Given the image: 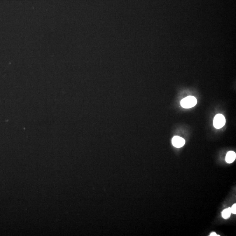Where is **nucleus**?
<instances>
[{"label": "nucleus", "instance_id": "obj_2", "mask_svg": "<svg viewBox=\"0 0 236 236\" xmlns=\"http://www.w3.org/2000/svg\"><path fill=\"white\" fill-rule=\"evenodd\" d=\"M226 123V119L223 115L218 114L215 116L214 119V126L216 129L222 128Z\"/></svg>", "mask_w": 236, "mask_h": 236}, {"label": "nucleus", "instance_id": "obj_6", "mask_svg": "<svg viewBox=\"0 0 236 236\" xmlns=\"http://www.w3.org/2000/svg\"><path fill=\"white\" fill-rule=\"evenodd\" d=\"M231 212L232 214H236V204H235L231 208Z\"/></svg>", "mask_w": 236, "mask_h": 236}, {"label": "nucleus", "instance_id": "obj_4", "mask_svg": "<svg viewBox=\"0 0 236 236\" xmlns=\"http://www.w3.org/2000/svg\"><path fill=\"white\" fill-rule=\"evenodd\" d=\"M236 158V154L235 152L230 151L227 153L226 157V161L229 164L233 163Z\"/></svg>", "mask_w": 236, "mask_h": 236}, {"label": "nucleus", "instance_id": "obj_3", "mask_svg": "<svg viewBox=\"0 0 236 236\" xmlns=\"http://www.w3.org/2000/svg\"><path fill=\"white\" fill-rule=\"evenodd\" d=\"M186 141L184 139L179 136H175L172 139V144L177 148H180L185 145Z\"/></svg>", "mask_w": 236, "mask_h": 236}, {"label": "nucleus", "instance_id": "obj_1", "mask_svg": "<svg viewBox=\"0 0 236 236\" xmlns=\"http://www.w3.org/2000/svg\"><path fill=\"white\" fill-rule=\"evenodd\" d=\"M197 99L193 96H188L183 99L181 102V105L185 109L193 107L197 104Z\"/></svg>", "mask_w": 236, "mask_h": 236}, {"label": "nucleus", "instance_id": "obj_7", "mask_svg": "<svg viewBox=\"0 0 236 236\" xmlns=\"http://www.w3.org/2000/svg\"><path fill=\"white\" fill-rule=\"evenodd\" d=\"M210 236H218L219 235H218L216 233H215V232H213V233H211L210 235Z\"/></svg>", "mask_w": 236, "mask_h": 236}, {"label": "nucleus", "instance_id": "obj_5", "mask_svg": "<svg viewBox=\"0 0 236 236\" xmlns=\"http://www.w3.org/2000/svg\"><path fill=\"white\" fill-rule=\"evenodd\" d=\"M231 214V208H228V209H224L223 211L222 215V217L224 219H228L230 217Z\"/></svg>", "mask_w": 236, "mask_h": 236}]
</instances>
